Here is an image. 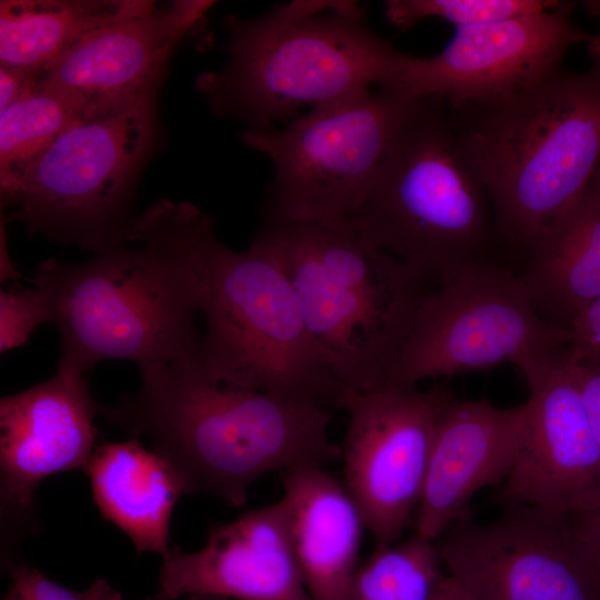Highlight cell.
<instances>
[{
    "label": "cell",
    "mask_w": 600,
    "mask_h": 600,
    "mask_svg": "<svg viewBox=\"0 0 600 600\" xmlns=\"http://www.w3.org/2000/svg\"><path fill=\"white\" fill-rule=\"evenodd\" d=\"M212 219L188 202L159 200L132 222L123 244L79 264L47 259L32 280L61 338L58 368L86 374L128 360L140 372L199 363L200 243Z\"/></svg>",
    "instance_id": "obj_1"
},
{
    "label": "cell",
    "mask_w": 600,
    "mask_h": 600,
    "mask_svg": "<svg viewBox=\"0 0 600 600\" xmlns=\"http://www.w3.org/2000/svg\"><path fill=\"white\" fill-rule=\"evenodd\" d=\"M140 374L138 391L100 406V414L133 438L146 437L184 494L210 493L241 507L267 473L340 460L329 409L218 383L199 363Z\"/></svg>",
    "instance_id": "obj_2"
},
{
    "label": "cell",
    "mask_w": 600,
    "mask_h": 600,
    "mask_svg": "<svg viewBox=\"0 0 600 600\" xmlns=\"http://www.w3.org/2000/svg\"><path fill=\"white\" fill-rule=\"evenodd\" d=\"M447 112L489 192L502 249L522 257L600 167V78L561 64L511 96Z\"/></svg>",
    "instance_id": "obj_3"
},
{
    "label": "cell",
    "mask_w": 600,
    "mask_h": 600,
    "mask_svg": "<svg viewBox=\"0 0 600 600\" xmlns=\"http://www.w3.org/2000/svg\"><path fill=\"white\" fill-rule=\"evenodd\" d=\"M224 27L228 64L198 87L213 111L256 130L371 84L386 88L409 56L371 31L354 1L296 0L253 19L229 16Z\"/></svg>",
    "instance_id": "obj_4"
},
{
    "label": "cell",
    "mask_w": 600,
    "mask_h": 600,
    "mask_svg": "<svg viewBox=\"0 0 600 600\" xmlns=\"http://www.w3.org/2000/svg\"><path fill=\"white\" fill-rule=\"evenodd\" d=\"M293 288L307 328L347 391L386 388L423 298L434 288L349 221L266 213L258 232Z\"/></svg>",
    "instance_id": "obj_5"
},
{
    "label": "cell",
    "mask_w": 600,
    "mask_h": 600,
    "mask_svg": "<svg viewBox=\"0 0 600 600\" xmlns=\"http://www.w3.org/2000/svg\"><path fill=\"white\" fill-rule=\"evenodd\" d=\"M349 222L434 289L497 261L491 199L442 97L419 98Z\"/></svg>",
    "instance_id": "obj_6"
},
{
    "label": "cell",
    "mask_w": 600,
    "mask_h": 600,
    "mask_svg": "<svg viewBox=\"0 0 600 600\" xmlns=\"http://www.w3.org/2000/svg\"><path fill=\"white\" fill-rule=\"evenodd\" d=\"M199 266L206 321L199 364L207 377L344 409L348 391L313 341L292 286L260 236L234 251L219 241L212 223L201 240Z\"/></svg>",
    "instance_id": "obj_7"
},
{
    "label": "cell",
    "mask_w": 600,
    "mask_h": 600,
    "mask_svg": "<svg viewBox=\"0 0 600 600\" xmlns=\"http://www.w3.org/2000/svg\"><path fill=\"white\" fill-rule=\"evenodd\" d=\"M156 97L87 108L34 157L0 170L1 201L30 233L94 253L123 244L137 172L153 143Z\"/></svg>",
    "instance_id": "obj_8"
},
{
    "label": "cell",
    "mask_w": 600,
    "mask_h": 600,
    "mask_svg": "<svg viewBox=\"0 0 600 600\" xmlns=\"http://www.w3.org/2000/svg\"><path fill=\"white\" fill-rule=\"evenodd\" d=\"M418 101L368 88L310 109L282 130L242 131L244 143L273 164L266 213L294 221H349Z\"/></svg>",
    "instance_id": "obj_9"
},
{
    "label": "cell",
    "mask_w": 600,
    "mask_h": 600,
    "mask_svg": "<svg viewBox=\"0 0 600 600\" xmlns=\"http://www.w3.org/2000/svg\"><path fill=\"white\" fill-rule=\"evenodd\" d=\"M572 341L571 330L540 317L518 272L499 261L486 262L423 298L386 388H414L424 379L502 363L523 376Z\"/></svg>",
    "instance_id": "obj_10"
},
{
    "label": "cell",
    "mask_w": 600,
    "mask_h": 600,
    "mask_svg": "<svg viewBox=\"0 0 600 600\" xmlns=\"http://www.w3.org/2000/svg\"><path fill=\"white\" fill-rule=\"evenodd\" d=\"M456 399L448 382L426 390L347 392L349 423L340 446L342 482L377 547L392 544L413 516L439 421Z\"/></svg>",
    "instance_id": "obj_11"
},
{
    "label": "cell",
    "mask_w": 600,
    "mask_h": 600,
    "mask_svg": "<svg viewBox=\"0 0 600 600\" xmlns=\"http://www.w3.org/2000/svg\"><path fill=\"white\" fill-rule=\"evenodd\" d=\"M436 543L477 600H600V580L564 514L518 503L478 524L466 510Z\"/></svg>",
    "instance_id": "obj_12"
},
{
    "label": "cell",
    "mask_w": 600,
    "mask_h": 600,
    "mask_svg": "<svg viewBox=\"0 0 600 600\" xmlns=\"http://www.w3.org/2000/svg\"><path fill=\"white\" fill-rule=\"evenodd\" d=\"M100 414L86 374L58 368L49 380L0 400L1 561L9 569L33 531L34 491L49 476L86 469Z\"/></svg>",
    "instance_id": "obj_13"
},
{
    "label": "cell",
    "mask_w": 600,
    "mask_h": 600,
    "mask_svg": "<svg viewBox=\"0 0 600 600\" xmlns=\"http://www.w3.org/2000/svg\"><path fill=\"white\" fill-rule=\"evenodd\" d=\"M590 37L570 20L568 8L456 28L438 54L408 56L396 79L381 89L411 98L442 97L447 106L498 100L561 66L566 52Z\"/></svg>",
    "instance_id": "obj_14"
},
{
    "label": "cell",
    "mask_w": 600,
    "mask_h": 600,
    "mask_svg": "<svg viewBox=\"0 0 600 600\" xmlns=\"http://www.w3.org/2000/svg\"><path fill=\"white\" fill-rule=\"evenodd\" d=\"M569 347L523 374L528 422L501 500L567 517L600 503V444L579 391Z\"/></svg>",
    "instance_id": "obj_15"
},
{
    "label": "cell",
    "mask_w": 600,
    "mask_h": 600,
    "mask_svg": "<svg viewBox=\"0 0 600 600\" xmlns=\"http://www.w3.org/2000/svg\"><path fill=\"white\" fill-rule=\"evenodd\" d=\"M214 4L122 1L120 9L78 41L42 78L84 108L156 97L174 49Z\"/></svg>",
    "instance_id": "obj_16"
},
{
    "label": "cell",
    "mask_w": 600,
    "mask_h": 600,
    "mask_svg": "<svg viewBox=\"0 0 600 600\" xmlns=\"http://www.w3.org/2000/svg\"><path fill=\"white\" fill-rule=\"evenodd\" d=\"M158 600L207 596L236 600H311L280 499L210 528L204 547L163 556Z\"/></svg>",
    "instance_id": "obj_17"
},
{
    "label": "cell",
    "mask_w": 600,
    "mask_h": 600,
    "mask_svg": "<svg viewBox=\"0 0 600 600\" xmlns=\"http://www.w3.org/2000/svg\"><path fill=\"white\" fill-rule=\"evenodd\" d=\"M527 422V401L499 408L487 399H456L447 407L413 514L417 534L436 541L468 510V502L478 490L509 476Z\"/></svg>",
    "instance_id": "obj_18"
},
{
    "label": "cell",
    "mask_w": 600,
    "mask_h": 600,
    "mask_svg": "<svg viewBox=\"0 0 600 600\" xmlns=\"http://www.w3.org/2000/svg\"><path fill=\"white\" fill-rule=\"evenodd\" d=\"M281 483L294 553L311 600H343L367 529L359 506L322 466L287 469Z\"/></svg>",
    "instance_id": "obj_19"
},
{
    "label": "cell",
    "mask_w": 600,
    "mask_h": 600,
    "mask_svg": "<svg viewBox=\"0 0 600 600\" xmlns=\"http://www.w3.org/2000/svg\"><path fill=\"white\" fill-rule=\"evenodd\" d=\"M522 259L518 273L540 317L571 330L600 297V192L587 188Z\"/></svg>",
    "instance_id": "obj_20"
},
{
    "label": "cell",
    "mask_w": 600,
    "mask_h": 600,
    "mask_svg": "<svg viewBox=\"0 0 600 600\" xmlns=\"http://www.w3.org/2000/svg\"><path fill=\"white\" fill-rule=\"evenodd\" d=\"M84 470L102 517L132 540L138 553L166 556L170 518L184 494L170 466L132 438L97 446Z\"/></svg>",
    "instance_id": "obj_21"
},
{
    "label": "cell",
    "mask_w": 600,
    "mask_h": 600,
    "mask_svg": "<svg viewBox=\"0 0 600 600\" xmlns=\"http://www.w3.org/2000/svg\"><path fill=\"white\" fill-rule=\"evenodd\" d=\"M121 4L122 1L101 0H2L0 64L43 78Z\"/></svg>",
    "instance_id": "obj_22"
},
{
    "label": "cell",
    "mask_w": 600,
    "mask_h": 600,
    "mask_svg": "<svg viewBox=\"0 0 600 600\" xmlns=\"http://www.w3.org/2000/svg\"><path fill=\"white\" fill-rule=\"evenodd\" d=\"M436 541L414 534L377 547L359 568L343 600H428L443 577Z\"/></svg>",
    "instance_id": "obj_23"
},
{
    "label": "cell",
    "mask_w": 600,
    "mask_h": 600,
    "mask_svg": "<svg viewBox=\"0 0 600 600\" xmlns=\"http://www.w3.org/2000/svg\"><path fill=\"white\" fill-rule=\"evenodd\" d=\"M87 108L42 81L0 110V170L23 162L56 141Z\"/></svg>",
    "instance_id": "obj_24"
},
{
    "label": "cell",
    "mask_w": 600,
    "mask_h": 600,
    "mask_svg": "<svg viewBox=\"0 0 600 600\" xmlns=\"http://www.w3.org/2000/svg\"><path fill=\"white\" fill-rule=\"evenodd\" d=\"M553 0H389L384 13L391 24L408 30L426 18H440L456 28L509 20L569 8Z\"/></svg>",
    "instance_id": "obj_25"
},
{
    "label": "cell",
    "mask_w": 600,
    "mask_h": 600,
    "mask_svg": "<svg viewBox=\"0 0 600 600\" xmlns=\"http://www.w3.org/2000/svg\"><path fill=\"white\" fill-rule=\"evenodd\" d=\"M50 309L37 289H4L0 292V351L26 344L33 331L50 322Z\"/></svg>",
    "instance_id": "obj_26"
},
{
    "label": "cell",
    "mask_w": 600,
    "mask_h": 600,
    "mask_svg": "<svg viewBox=\"0 0 600 600\" xmlns=\"http://www.w3.org/2000/svg\"><path fill=\"white\" fill-rule=\"evenodd\" d=\"M8 571L11 582L3 600H110L116 592L102 579L94 580L84 591H73L22 563L13 564Z\"/></svg>",
    "instance_id": "obj_27"
},
{
    "label": "cell",
    "mask_w": 600,
    "mask_h": 600,
    "mask_svg": "<svg viewBox=\"0 0 600 600\" xmlns=\"http://www.w3.org/2000/svg\"><path fill=\"white\" fill-rule=\"evenodd\" d=\"M569 358L573 363L600 359V297L574 321Z\"/></svg>",
    "instance_id": "obj_28"
},
{
    "label": "cell",
    "mask_w": 600,
    "mask_h": 600,
    "mask_svg": "<svg viewBox=\"0 0 600 600\" xmlns=\"http://www.w3.org/2000/svg\"><path fill=\"white\" fill-rule=\"evenodd\" d=\"M573 367L587 416L600 444V359L573 363Z\"/></svg>",
    "instance_id": "obj_29"
},
{
    "label": "cell",
    "mask_w": 600,
    "mask_h": 600,
    "mask_svg": "<svg viewBox=\"0 0 600 600\" xmlns=\"http://www.w3.org/2000/svg\"><path fill=\"white\" fill-rule=\"evenodd\" d=\"M568 518L577 540L600 580V503Z\"/></svg>",
    "instance_id": "obj_30"
},
{
    "label": "cell",
    "mask_w": 600,
    "mask_h": 600,
    "mask_svg": "<svg viewBox=\"0 0 600 600\" xmlns=\"http://www.w3.org/2000/svg\"><path fill=\"white\" fill-rule=\"evenodd\" d=\"M41 80L31 71L0 64V110L33 91Z\"/></svg>",
    "instance_id": "obj_31"
},
{
    "label": "cell",
    "mask_w": 600,
    "mask_h": 600,
    "mask_svg": "<svg viewBox=\"0 0 600 600\" xmlns=\"http://www.w3.org/2000/svg\"><path fill=\"white\" fill-rule=\"evenodd\" d=\"M428 600H477L453 576L442 577Z\"/></svg>",
    "instance_id": "obj_32"
},
{
    "label": "cell",
    "mask_w": 600,
    "mask_h": 600,
    "mask_svg": "<svg viewBox=\"0 0 600 600\" xmlns=\"http://www.w3.org/2000/svg\"><path fill=\"white\" fill-rule=\"evenodd\" d=\"M4 228L1 226V280L7 281L9 279L16 280L21 277V274L14 269L12 262L9 259L7 246H6V234L3 233Z\"/></svg>",
    "instance_id": "obj_33"
},
{
    "label": "cell",
    "mask_w": 600,
    "mask_h": 600,
    "mask_svg": "<svg viewBox=\"0 0 600 600\" xmlns=\"http://www.w3.org/2000/svg\"><path fill=\"white\" fill-rule=\"evenodd\" d=\"M588 43V52L590 54L593 71L600 78V33L591 36Z\"/></svg>",
    "instance_id": "obj_34"
},
{
    "label": "cell",
    "mask_w": 600,
    "mask_h": 600,
    "mask_svg": "<svg viewBox=\"0 0 600 600\" xmlns=\"http://www.w3.org/2000/svg\"><path fill=\"white\" fill-rule=\"evenodd\" d=\"M584 6L590 14L600 20V1H586Z\"/></svg>",
    "instance_id": "obj_35"
},
{
    "label": "cell",
    "mask_w": 600,
    "mask_h": 600,
    "mask_svg": "<svg viewBox=\"0 0 600 600\" xmlns=\"http://www.w3.org/2000/svg\"><path fill=\"white\" fill-rule=\"evenodd\" d=\"M590 187L600 192V167L597 169L591 180Z\"/></svg>",
    "instance_id": "obj_36"
},
{
    "label": "cell",
    "mask_w": 600,
    "mask_h": 600,
    "mask_svg": "<svg viewBox=\"0 0 600 600\" xmlns=\"http://www.w3.org/2000/svg\"><path fill=\"white\" fill-rule=\"evenodd\" d=\"M110 600H124V598L122 597L120 592L116 590V592L112 594ZM142 600H158V599L156 597H151V598H144Z\"/></svg>",
    "instance_id": "obj_37"
},
{
    "label": "cell",
    "mask_w": 600,
    "mask_h": 600,
    "mask_svg": "<svg viewBox=\"0 0 600 600\" xmlns=\"http://www.w3.org/2000/svg\"><path fill=\"white\" fill-rule=\"evenodd\" d=\"M188 600H221V599L207 597V596H191V597H188Z\"/></svg>",
    "instance_id": "obj_38"
}]
</instances>
